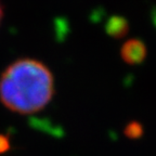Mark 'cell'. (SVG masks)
I'll return each instance as SVG.
<instances>
[{
    "instance_id": "3",
    "label": "cell",
    "mask_w": 156,
    "mask_h": 156,
    "mask_svg": "<svg viewBox=\"0 0 156 156\" xmlns=\"http://www.w3.org/2000/svg\"><path fill=\"white\" fill-rule=\"evenodd\" d=\"M105 28H106V32L108 35L115 37V38H120L128 33L129 26H128V22L124 17L113 16L107 21Z\"/></svg>"
},
{
    "instance_id": "4",
    "label": "cell",
    "mask_w": 156,
    "mask_h": 156,
    "mask_svg": "<svg viewBox=\"0 0 156 156\" xmlns=\"http://www.w3.org/2000/svg\"><path fill=\"white\" fill-rule=\"evenodd\" d=\"M124 132L129 139H138L143 133V127L140 122H131L125 127Z\"/></svg>"
},
{
    "instance_id": "5",
    "label": "cell",
    "mask_w": 156,
    "mask_h": 156,
    "mask_svg": "<svg viewBox=\"0 0 156 156\" xmlns=\"http://www.w3.org/2000/svg\"><path fill=\"white\" fill-rule=\"evenodd\" d=\"M9 147H10V142L9 139H8V136L0 134V154L7 152L9 150Z\"/></svg>"
},
{
    "instance_id": "1",
    "label": "cell",
    "mask_w": 156,
    "mask_h": 156,
    "mask_svg": "<svg viewBox=\"0 0 156 156\" xmlns=\"http://www.w3.org/2000/svg\"><path fill=\"white\" fill-rule=\"evenodd\" d=\"M53 94V75L34 58L16 60L0 76V101L14 113L27 115L44 110Z\"/></svg>"
},
{
    "instance_id": "6",
    "label": "cell",
    "mask_w": 156,
    "mask_h": 156,
    "mask_svg": "<svg viewBox=\"0 0 156 156\" xmlns=\"http://www.w3.org/2000/svg\"><path fill=\"white\" fill-rule=\"evenodd\" d=\"M2 17H3V8L1 5V2H0V22H1Z\"/></svg>"
},
{
    "instance_id": "2",
    "label": "cell",
    "mask_w": 156,
    "mask_h": 156,
    "mask_svg": "<svg viewBox=\"0 0 156 156\" xmlns=\"http://www.w3.org/2000/svg\"><path fill=\"white\" fill-rule=\"evenodd\" d=\"M146 47L143 41L139 39H130L122 44L120 49V56L122 61L130 65H136L140 64L145 60Z\"/></svg>"
}]
</instances>
